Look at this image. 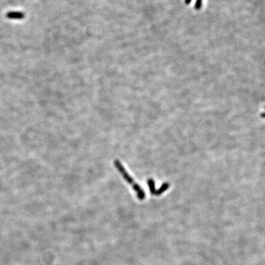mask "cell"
Segmentation results:
<instances>
[{"mask_svg": "<svg viewBox=\"0 0 265 265\" xmlns=\"http://www.w3.org/2000/svg\"><path fill=\"white\" fill-rule=\"evenodd\" d=\"M114 164L117 170L119 172V173L124 179V180L131 186L132 189L135 191L136 194L137 198L139 200H144L146 198V193L144 190L141 187V186L138 183L136 182L134 179L128 173L122 163L119 160H115L114 161Z\"/></svg>", "mask_w": 265, "mask_h": 265, "instance_id": "cell-1", "label": "cell"}, {"mask_svg": "<svg viewBox=\"0 0 265 265\" xmlns=\"http://www.w3.org/2000/svg\"><path fill=\"white\" fill-rule=\"evenodd\" d=\"M169 184L168 182L164 183V184L161 186V187H160L158 190H156V192H155V195H154L159 196V195H161L163 193H164V191H166V190H168V189H169Z\"/></svg>", "mask_w": 265, "mask_h": 265, "instance_id": "cell-2", "label": "cell"}, {"mask_svg": "<svg viewBox=\"0 0 265 265\" xmlns=\"http://www.w3.org/2000/svg\"><path fill=\"white\" fill-rule=\"evenodd\" d=\"M8 16L9 19H21L24 17V14L19 12H14L9 13Z\"/></svg>", "mask_w": 265, "mask_h": 265, "instance_id": "cell-3", "label": "cell"}]
</instances>
